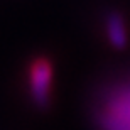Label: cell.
<instances>
[{
    "instance_id": "3957f363",
    "label": "cell",
    "mask_w": 130,
    "mask_h": 130,
    "mask_svg": "<svg viewBox=\"0 0 130 130\" xmlns=\"http://www.w3.org/2000/svg\"><path fill=\"white\" fill-rule=\"evenodd\" d=\"M105 113L130 128V88L118 90L111 95L106 103Z\"/></svg>"
},
{
    "instance_id": "7a4b0ae2",
    "label": "cell",
    "mask_w": 130,
    "mask_h": 130,
    "mask_svg": "<svg viewBox=\"0 0 130 130\" xmlns=\"http://www.w3.org/2000/svg\"><path fill=\"white\" fill-rule=\"evenodd\" d=\"M105 32L108 42L115 49H125L128 44V30L123 15L118 12H110L105 20Z\"/></svg>"
},
{
    "instance_id": "6da1fadb",
    "label": "cell",
    "mask_w": 130,
    "mask_h": 130,
    "mask_svg": "<svg viewBox=\"0 0 130 130\" xmlns=\"http://www.w3.org/2000/svg\"><path fill=\"white\" fill-rule=\"evenodd\" d=\"M51 85H53V66L47 59L39 58L30 64L29 88L36 106L47 108L51 101Z\"/></svg>"
}]
</instances>
